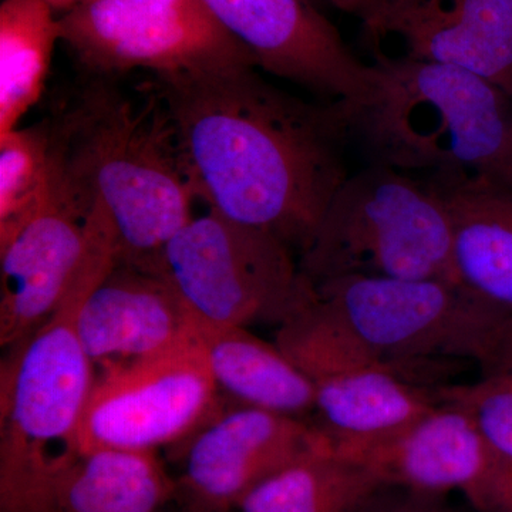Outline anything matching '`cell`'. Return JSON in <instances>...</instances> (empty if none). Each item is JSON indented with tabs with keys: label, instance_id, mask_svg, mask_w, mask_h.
<instances>
[{
	"label": "cell",
	"instance_id": "6da1fadb",
	"mask_svg": "<svg viewBox=\"0 0 512 512\" xmlns=\"http://www.w3.org/2000/svg\"><path fill=\"white\" fill-rule=\"evenodd\" d=\"M197 197L301 256L349 177L345 100L308 101L255 67L157 77Z\"/></svg>",
	"mask_w": 512,
	"mask_h": 512
},
{
	"label": "cell",
	"instance_id": "7a4b0ae2",
	"mask_svg": "<svg viewBox=\"0 0 512 512\" xmlns=\"http://www.w3.org/2000/svg\"><path fill=\"white\" fill-rule=\"evenodd\" d=\"M52 124L57 163L106 214L117 262L153 271L198 200L160 93L131 97L113 77H93Z\"/></svg>",
	"mask_w": 512,
	"mask_h": 512
},
{
	"label": "cell",
	"instance_id": "3957f363",
	"mask_svg": "<svg viewBox=\"0 0 512 512\" xmlns=\"http://www.w3.org/2000/svg\"><path fill=\"white\" fill-rule=\"evenodd\" d=\"M369 93L349 104L352 140L370 165L402 171L485 173L512 123V99L448 64L375 59Z\"/></svg>",
	"mask_w": 512,
	"mask_h": 512
},
{
	"label": "cell",
	"instance_id": "277c9868",
	"mask_svg": "<svg viewBox=\"0 0 512 512\" xmlns=\"http://www.w3.org/2000/svg\"><path fill=\"white\" fill-rule=\"evenodd\" d=\"M320 305L372 355L437 389L451 367L487 369L512 320L456 282L340 276L311 282Z\"/></svg>",
	"mask_w": 512,
	"mask_h": 512
},
{
	"label": "cell",
	"instance_id": "5b68a950",
	"mask_svg": "<svg viewBox=\"0 0 512 512\" xmlns=\"http://www.w3.org/2000/svg\"><path fill=\"white\" fill-rule=\"evenodd\" d=\"M116 264L96 244L52 318L12 349L0 367V484L72 460L96 370L76 329L87 293Z\"/></svg>",
	"mask_w": 512,
	"mask_h": 512
},
{
	"label": "cell",
	"instance_id": "8992f818",
	"mask_svg": "<svg viewBox=\"0 0 512 512\" xmlns=\"http://www.w3.org/2000/svg\"><path fill=\"white\" fill-rule=\"evenodd\" d=\"M298 264L311 282L376 276L460 284L446 202L429 181L380 165L346 178Z\"/></svg>",
	"mask_w": 512,
	"mask_h": 512
},
{
	"label": "cell",
	"instance_id": "52a82bcc",
	"mask_svg": "<svg viewBox=\"0 0 512 512\" xmlns=\"http://www.w3.org/2000/svg\"><path fill=\"white\" fill-rule=\"evenodd\" d=\"M293 256L272 235L210 210L167 242L151 272L173 286L195 319L279 326L311 292Z\"/></svg>",
	"mask_w": 512,
	"mask_h": 512
},
{
	"label": "cell",
	"instance_id": "ba28073f",
	"mask_svg": "<svg viewBox=\"0 0 512 512\" xmlns=\"http://www.w3.org/2000/svg\"><path fill=\"white\" fill-rule=\"evenodd\" d=\"M275 343L312 380V424L330 441L389 436L441 403L437 389L377 359L316 303L286 319Z\"/></svg>",
	"mask_w": 512,
	"mask_h": 512
},
{
	"label": "cell",
	"instance_id": "9c48e42d",
	"mask_svg": "<svg viewBox=\"0 0 512 512\" xmlns=\"http://www.w3.org/2000/svg\"><path fill=\"white\" fill-rule=\"evenodd\" d=\"M62 42L92 77L258 67L202 0H92L59 16Z\"/></svg>",
	"mask_w": 512,
	"mask_h": 512
},
{
	"label": "cell",
	"instance_id": "30bf717a",
	"mask_svg": "<svg viewBox=\"0 0 512 512\" xmlns=\"http://www.w3.org/2000/svg\"><path fill=\"white\" fill-rule=\"evenodd\" d=\"M221 406L194 333L163 355L96 373L80 424V451L157 453L183 443Z\"/></svg>",
	"mask_w": 512,
	"mask_h": 512
},
{
	"label": "cell",
	"instance_id": "8fae6325",
	"mask_svg": "<svg viewBox=\"0 0 512 512\" xmlns=\"http://www.w3.org/2000/svg\"><path fill=\"white\" fill-rule=\"evenodd\" d=\"M329 444L333 453L365 468L386 487L434 497L460 491L478 512L510 508L512 467L488 447L456 404L441 402L389 436Z\"/></svg>",
	"mask_w": 512,
	"mask_h": 512
},
{
	"label": "cell",
	"instance_id": "7c38bea8",
	"mask_svg": "<svg viewBox=\"0 0 512 512\" xmlns=\"http://www.w3.org/2000/svg\"><path fill=\"white\" fill-rule=\"evenodd\" d=\"M326 443L311 421L222 404L173 447L181 463L174 503L183 512H232L256 485Z\"/></svg>",
	"mask_w": 512,
	"mask_h": 512
},
{
	"label": "cell",
	"instance_id": "4fadbf2b",
	"mask_svg": "<svg viewBox=\"0 0 512 512\" xmlns=\"http://www.w3.org/2000/svg\"><path fill=\"white\" fill-rule=\"evenodd\" d=\"M39 210L0 244V346L9 350L47 319L82 271L96 232L97 210L57 163Z\"/></svg>",
	"mask_w": 512,
	"mask_h": 512
},
{
	"label": "cell",
	"instance_id": "5bb4252c",
	"mask_svg": "<svg viewBox=\"0 0 512 512\" xmlns=\"http://www.w3.org/2000/svg\"><path fill=\"white\" fill-rule=\"evenodd\" d=\"M256 66L325 97L356 103L369 93L363 63L311 0H202Z\"/></svg>",
	"mask_w": 512,
	"mask_h": 512
},
{
	"label": "cell",
	"instance_id": "9a60e30c",
	"mask_svg": "<svg viewBox=\"0 0 512 512\" xmlns=\"http://www.w3.org/2000/svg\"><path fill=\"white\" fill-rule=\"evenodd\" d=\"M365 29L373 60L460 67L512 99V12L503 0H382Z\"/></svg>",
	"mask_w": 512,
	"mask_h": 512
},
{
	"label": "cell",
	"instance_id": "2e32d148",
	"mask_svg": "<svg viewBox=\"0 0 512 512\" xmlns=\"http://www.w3.org/2000/svg\"><path fill=\"white\" fill-rule=\"evenodd\" d=\"M76 329L100 373L183 345L195 318L163 276L116 262L79 306Z\"/></svg>",
	"mask_w": 512,
	"mask_h": 512
},
{
	"label": "cell",
	"instance_id": "e0dca14e",
	"mask_svg": "<svg viewBox=\"0 0 512 512\" xmlns=\"http://www.w3.org/2000/svg\"><path fill=\"white\" fill-rule=\"evenodd\" d=\"M174 501V477L157 453L111 448L0 484V512H158Z\"/></svg>",
	"mask_w": 512,
	"mask_h": 512
},
{
	"label": "cell",
	"instance_id": "ac0fdd59",
	"mask_svg": "<svg viewBox=\"0 0 512 512\" xmlns=\"http://www.w3.org/2000/svg\"><path fill=\"white\" fill-rule=\"evenodd\" d=\"M446 202L458 282L512 320V190L481 173L431 174Z\"/></svg>",
	"mask_w": 512,
	"mask_h": 512
},
{
	"label": "cell",
	"instance_id": "d6986e66",
	"mask_svg": "<svg viewBox=\"0 0 512 512\" xmlns=\"http://www.w3.org/2000/svg\"><path fill=\"white\" fill-rule=\"evenodd\" d=\"M195 338L218 390L231 402L312 423V380L275 343L244 326L198 319Z\"/></svg>",
	"mask_w": 512,
	"mask_h": 512
},
{
	"label": "cell",
	"instance_id": "ffe728a7",
	"mask_svg": "<svg viewBox=\"0 0 512 512\" xmlns=\"http://www.w3.org/2000/svg\"><path fill=\"white\" fill-rule=\"evenodd\" d=\"M365 468L325 446L256 485L232 512H360L382 493Z\"/></svg>",
	"mask_w": 512,
	"mask_h": 512
},
{
	"label": "cell",
	"instance_id": "44dd1931",
	"mask_svg": "<svg viewBox=\"0 0 512 512\" xmlns=\"http://www.w3.org/2000/svg\"><path fill=\"white\" fill-rule=\"evenodd\" d=\"M59 16L47 0L0 3V136L20 127L45 92Z\"/></svg>",
	"mask_w": 512,
	"mask_h": 512
},
{
	"label": "cell",
	"instance_id": "7402d4cb",
	"mask_svg": "<svg viewBox=\"0 0 512 512\" xmlns=\"http://www.w3.org/2000/svg\"><path fill=\"white\" fill-rule=\"evenodd\" d=\"M52 124L0 136V244L39 210L53 178Z\"/></svg>",
	"mask_w": 512,
	"mask_h": 512
},
{
	"label": "cell",
	"instance_id": "603a6c76",
	"mask_svg": "<svg viewBox=\"0 0 512 512\" xmlns=\"http://www.w3.org/2000/svg\"><path fill=\"white\" fill-rule=\"evenodd\" d=\"M437 396L463 409L488 447L512 467L511 377L483 375L471 384H446L437 389Z\"/></svg>",
	"mask_w": 512,
	"mask_h": 512
},
{
	"label": "cell",
	"instance_id": "cb8c5ba5",
	"mask_svg": "<svg viewBox=\"0 0 512 512\" xmlns=\"http://www.w3.org/2000/svg\"><path fill=\"white\" fill-rule=\"evenodd\" d=\"M332 8L342 10L348 15L355 16L366 26L375 18L377 10L382 5V0H322Z\"/></svg>",
	"mask_w": 512,
	"mask_h": 512
},
{
	"label": "cell",
	"instance_id": "d4e9b609",
	"mask_svg": "<svg viewBox=\"0 0 512 512\" xmlns=\"http://www.w3.org/2000/svg\"><path fill=\"white\" fill-rule=\"evenodd\" d=\"M488 177L512 190V123L503 151L485 173Z\"/></svg>",
	"mask_w": 512,
	"mask_h": 512
},
{
	"label": "cell",
	"instance_id": "484cf974",
	"mask_svg": "<svg viewBox=\"0 0 512 512\" xmlns=\"http://www.w3.org/2000/svg\"><path fill=\"white\" fill-rule=\"evenodd\" d=\"M483 375H503L512 379V332L504 340L493 362L484 370Z\"/></svg>",
	"mask_w": 512,
	"mask_h": 512
},
{
	"label": "cell",
	"instance_id": "4316f807",
	"mask_svg": "<svg viewBox=\"0 0 512 512\" xmlns=\"http://www.w3.org/2000/svg\"><path fill=\"white\" fill-rule=\"evenodd\" d=\"M47 2L55 10L57 16H62L70 10L79 8L84 3L92 2V0H47Z\"/></svg>",
	"mask_w": 512,
	"mask_h": 512
},
{
	"label": "cell",
	"instance_id": "83f0119b",
	"mask_svg": "<svg viewBox=\"0 0 512 512\" xmlns=\"http://www.w3.org/2000/svg\"><path fill=\"white\" fill-rule=\"evenodd\" d=\"M503 2L505 3V5L508 6V8H510L512 12V0H503Z\"/></svg>",
	"mask_w": 512,
	"mask_h": 512
},
{
	"label": "cell",
	"instance_id": "f1b7e54d",
	"mask_svg": "<svg viewBox=\"0 0 512 512\" xmlns=\"http://www.w3.org/2000/svg\"><path fill=\"white\" fill-rule=\"evenodd\" d=\"M508 512H512V491H511V500H510V510Z\"/></svg>",
	"mask_w": 512,
	"mask_h": 512
},
{
	"label": "cell",
	"instance_id": "f546056e",
	"mask_svg": "<svg viewBox=\"0 0 512 512\" xmlns=\"http://www.w3.org/2000/svg\"><path fill=\"white\" fill-rule=\"evenodd\" d=\"M158 512H173V511H168V510H167V507H165V508H164V510H161V511H158ZM178 512H183V511H181V510H180V511H178Z\"/></svg>",
	"mask_w": 512,
	"mask_h": 512
}]
</instances>
